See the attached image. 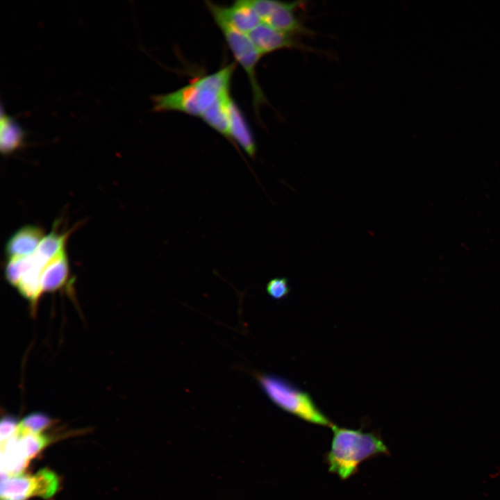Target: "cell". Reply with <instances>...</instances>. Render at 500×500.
<instances>
[{"instance_id": "cell-7", "label": "cell", "mask_w": 500, "mask_h": 500, "mask_svg": "<svg viewBox=\"0 0 500 500\" xmlns=\"http://www.w3.org/2000/svg\"><path fill=\"white\" fill-rule=\"evenodd\" d=\"M247 35L262 56L283 49L313 51L311 47L294 40L293 35L276 30L262 22Z\"/></svg>"}, {"instance_id": "cell-6", "label": "cell", "mask_w": 500, "mask_h": 500, "mask_svg": "<svg viewBox=\"0 0 500 500\" xmlns=\"http://www.w3.org/2000/svg\"><path fill=\"white\" fill-rule=\"evenodd\" d=\"M205 3L215 21L223 22L241 33L247 35L262 23L251 0H238L230 6Z\"/></svg>"}, {"instance_id": "cell-4", "label": "cell", "mask_w": 500, "mask_h": 500, "mask_svg": "<svg viewBox=\"0 0 500 500\" xmlns=\"http://www.w3.org/2000/svg\"><path fill=\"white\" fill-rule=\"evenodd\" d=\"M215 22L222 31L235 60L244 69L249 78L253 94V108L258 115L260 106L267 102L258 84L256 72L257 64L262 55L247 35L236 31L223 22Z\"/></svg>"}, {"instance_id": "cell-18", "label": "cell", "mask_w": 500, "mask_h": 500, "mask_svg": "<svg viewBox=\"0 0 500 500\" xmlns=\"http://www.w3.org/2000/svg\"><path fill=\"white\" fill-rule=\"evenodd\" d=\"M51 424V419L41 412L32 413L24 417L19 424L15 435L40 433Z\"/></svg>"}, {"instance_id": "cell-3", "label": "cell", "mask_w": 500, "mask_h": 500, "mask_svg": "<svg viewBox=\"0 0 500 500\" xmlns=\"http://www.w3.org/2000/svg\"><path fill=\"white\" fill-rule=\"evenodd\" d=\"M253 376L269 399L283 410L315 425L331 427L333 422L312 397L278 375L254 371Z\"/></svg>"}, {"instance_id": "cell-16", "label": "cell", "mask_w": 500, "mask_h": 500, "mask_svg": "<svg viewBox=\"0 0 500 500\" xmlns=\"http://www.w3.org/2000/svg\"><path fill=\"white\" fill-rule=\"evenodd\" d=\"M13 436L19 451L27 460L35 456L49 442V438L40 433Z\"/></svg>"}, {"instance_id": "cell-15", "label": "cell", "mask_w": 500, "mask_h": 500, "mask_svg": "<svg viewBox=\"0 0 500 500\" xmlns=\"http://www.w3.org/2000/svg\"><path fill=\"white\" fill-rule=\"evenodd\" d=\"M68 235V233H60L54 227L51 233L44 236L33 253L42 260L50 262L66 249Z\"/></svg>"}, {"instance_id": "cell-14", "label": "cell", "mask_w": 500, "mask_h": 500, "mask_svg": "<svg viewBox=\"0 0 500 500\" xmlns=\"http://www.w3.org/2000/svg\"><path fill=\"white\" fill-rule=\"evenodd\" d=\"M1 473L10 476L21 474L28 460L23 457L19 451L14 436L1 442Z\"/></svg>"}, {"instance_id": "cell-5", "label": "cell", "mask_w": 500, "mask_h": 500, "mask_svg": "<svg viewBox=\"0 0 500 500\" xmlns=\"http://www.w3.org/2000/svg\"><path fill=\"white\" fill-rule=\"evenodd\" d=\"M262 23L291 35H313L315 32L306 27L294 14L300 1L283 2L271 0H251Z\"/></svg>"}, {"instance_id": "cell-20", "label": "cell", "mask_w": 500, "mask_h": 500, "mask_svg": "<svg viewBox=\"0 0 500 500\" xmlns=\"http://www.w3.org/2000/svg\"><path fill=\"white\" fill-rule=\"evenodd\" d=\"M18 423L12 417H5L1 419L0 426V437L1 442L13 436L17 429Z\"/></svg>"}, {"instance_id": "cell-17", "label": "cell", "mask_w": 500, "mask_h": 500, "mask_svg": "<svg viewBox=\"0 0 500 500\" xmlns=\"http://www.w3.org/2000/svg\"><path fill=\"white\" fill-rule=\"evenodd\" d=\"M35 483V495L48 499L57 491L58 480L56 475L47 469H42L33 476Z\"/></svg>"}, {"instance_id": "cell-2", "label": "cell", "mask_w": 500, "mask_h": 500, "mask_svg": "<svg viewBox=\"0 0 500 500\" xmlns=\"http://www.w3.org/2000/svg\"><path fill=\"white\" fill-rule=\"evenodd\" d=\"M235 68L232 62L174 92L153 96V110L178 111L200 117L218 99L229 93Z\"/></svg>"}, {"instance_id": "cell-9", "label": "cell", "mask_w": 500, "mask_h": 500, "mask_svg": "<svg viewBox=\"0 0 500 500\" xmlns=\"http://www.w3.org/2000/svg\"><path fill=\"white\" fill-rule=\"evenodd\" d=\"M229 131L232 141L236 142L251 158L255 159L256 144L246 118L235 101L228 103Z\"/></svg>"}, {"instance_id": "cell-13", "label": "cell", "mask_w": 500, "mask_h": 500, "mask_svg": "<svg viewBox=\"0 0 500 500\" xmlns=\"http://www.w3.org/2000/svg\"><path fill=\"white\" fill-rule=\"evenodd\" d=\"M69 270L65 249L45 267L41 279L42 292H51L60 288L67 281Z\"/></svg>"}, {"instance_id": "cell-10", "label": "cell", "mask_w": 500, "mask_h": 500, "mask_svg": "<svg viewBox=\"0 0 500 500\" xmlns=\"http://www.w3.org/2000/svg\"><path fill=\"white\" fill-rule=\"evenodd\" d=\"M1 500H26L35 496V483L28 475L8 476L1 473Z\"/></svg>"}, {"instance_id": "cell-1", "label": "cell", "mask_w": 500, "mask_h": 500, "mask_svg": "<svg viewBox=\"0 0 500 500\" xmlns=\"http://www.w3.org/2000/svg\"><path fill=\"white\" fill-rule=\"evenodd\" d=\"M333 437L325 461L329 472L345 481L354 475L364 461L380 455H388L389 450L377 433L365 432L333 424Z\"/></svg>"}, {"instance_id": "cell-11", "label": "cell", "mask_w": 500, "mask_h": 500, "mask_svg": "<svg viewBox=\"0 0 500 500\" xmlns=\"http://www.w3.org/2000/svg\"><path fill=\"white\" fill-rule=\"evenodd\" d=\"M26 133L17 122L6 113L3 106L0 117V149L3 155L8 156L22 148L24 144Z\"/></svg>"}, {"instance_id": "cell-19", "label": "cell", "mask_w": 500, "mask_h": 500, "mask_svg": "<svg viewBox=\"0 0 500 500\" xmlns=\"http://www.w3.org/2000/svg\"><path fill=\"white\" fill-rule=\"evenodd\" d=\"M266 291L267 294L274 300H281L286 297L290 292L288 279L285 277H276L270 279L267 284Z\"/></svg>"}, {"instance_id": "cell-12", "label": "cell", "mask_w": 500, "mask_h": 500, "mask_svg": "<svg viewBox=\"0 0 500 500\" xmlns=\"http://www.w3.org/2000/svg\"><path fill=\"white\" fill-rule=\"evenodd\" d=\"M229 93L222 96L200 116L205 123L224 137L232 141L229 131Z\"/></svg>"}, {"instance_id": "cell-8", "label": "cell", "mask_w": 500, "mask_h": 500, "mask_svg": "<svg viewBox=\"0 0 500 500\" xmlns=\"http://www.w3.org/2000/svg\"><path fill=\"white\" fill-rule=\"evenodd\" d=\"M45 235L42 228L28 224L17 230L6 242L5 252L8 260L32 255Z\"/></svg>"}]
</instances>
